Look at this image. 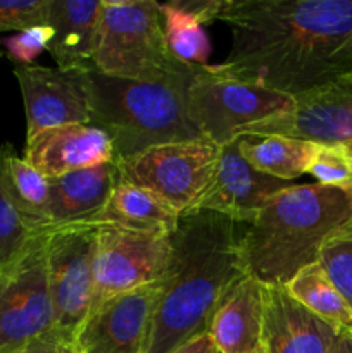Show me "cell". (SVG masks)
Here are the masks:
<instances>
[{"label":"cell","instance_id":"cell-1","mask_svg":"<svg viewBox=\"0 0 352 353\" xmlns=\"http://www.w3.org/2000/svg\"><path fill=\"white\" fill-rule=\"evenodd\" d=\"M231 48L214 72L289 97L352 71V0H224Z\"/></svg>","mask_w":352,"mask_h":353},{"label":"cell","instance_id":"cell-2","mask_svg":"<svg viewBox=\"0 0 352 353\" xmlns=\"http://www.w3.org/2000/svg\"><path fill=\"white\" fill-rule=\"evenodd\" d=\"M235 224L211 210L179 217L145 353H173L207 334L214 310L245 276Z\"/></svg>","mask_w":352,"mask_h":353},{"label":"cell","instance_id":"cell-3","mask_svg":"<svg viewBox=\"0 0 352 353\" xmlns=\"http://www.w3.org/2000/svg\"><path fill=\"white\" fill-rule=\"evenodd\" d=\"M352 221V190L320 183L276 193L238 238L245 274L264 286H285L317 262L324 240Z\"/></svg>","mask_w":352,"mask_h":353},{"label":"cell","instance_id":"cell-4","mask_svg":"<svg viewBox=\"0 0 352 353\" xmlns=\"http://www.w3.org/2000/svg\"><path fill=\"white\" fill-rule=\"evenodd\" d=\"M76 72L90 124L109 137L116 162L157 145L204 138L186 112V90L197 72L161 81L114 78L92 68Z\"/></svg>","mask_w":352,"mask_h":353},{"label":"cell","instance_id":"cell-5","mask_svg":"<svg viewBox=\"0 0 352 353\" xmlns=\"http://www.w3.org/2000/svg\"><path fill=\"white\" fill-rule=\"evenodd\" d=\"M90 68L137 81L192 76L199 69L171 54L155 0H102Z\"/></svg>","mask_w":352,"mask_h":353},{"label":"cell","instance_id":"cell-6","mask_svg":"<svg viewBox=\"0 0 352 353\" xmlns=\"http://www.w3.org/2000/svg\"><path fill=\"white\" fill-rule=\"evenodd\" d=\"M295 99L264 86L199 68L186 90V112L199 133L217 147L230 143L245 128L290 112Z\"/></svg>","mask_w":352,"mask_h":353},{"label":"cell","instance_id":"cell-7","mask_svg":"<svg viewBox=\"0 0 352 353\" xmlns=\"http://www.w3.org/2000/svg\"><path fill=\"white\" fill-rule=\"evenodd\" d=\"M219 148L207 138L150 147L116 162L119 179L148 190L182 217L195 209L209 186Z\"/></svg>","mask_w":352,"mask_h":353},{"label":"cell","instance_id":"cell-8","mask_svg":"<svg viewBox=\"0 0 352 353\" xmlns=\"http://www.w3.org/2000/svg\"><path fill=\"white\" fill-rule=\"evenodd\" d=\"M99 223H79L45 233L47 272L55 331L72 340L92 307Z\"/></svg>","mask_w":352,"mask_h":353},{"label":"cell","instance_id":"cell-9","mask_svg":"<svg viewBox=\"0 0 352 353\" xmlns=\"http://www.w3.org/2000/svg\"><path fill=\"white\" fill-rule=\"evenodd\" d=\"M55 331L47 272L45 233H37L23 254L0 271V353Z\"/></svg>","mask_w":352,"mask_h":353},{"label":"cell","instance_id":"cell-10","mask_svg":"<svg viewBox=\"0 0 352 353\" xmlns=\"http://www.w3.org/2000/svg\"><path fill=\"white\" fill-rule=\"evenodd\" d=\"M171 254V234L138 233L100 224L92 307L119 293L162 281Z\"/></svg>","mask_w":352,"mask_h":353},{"label":"cell","instance_id":"cell-11","mask_svg":"<svg viewBox=\"0 0 352 353\" xmlns=\"http://www.w3.org/2000/svg\"><path fill=\"white\" fill-rule=\"evenodd\" d=\"M161 281L104 300L88 312L72 341L81 353H145Z\"/></svg>","mask_w":352,"mask_h":353},{"label":"cell","instance_id":"cell-12","mask_svg":"<svg viewBox=\"0 0 352 353\" xmlns=\"http://www.w3.org/2000/svg\"><path fill=\"white\" fill-rule=\"evenodd\" d=\"M242 134H280L320 145L352 141V71L295 97L290 112L245 128Z\"/></svg>","mask_w":352,"mask_h":353},{"label":"cell","instance_id":"cell-13","mask_svg":"<svg viewBox=\"0 0 352 353\" xmlns=\"http://www.w3.org/2000/svg\"><path fill=\"white\" fill-rule=\"evenodd\" d=\"M293 181L271 178L252 168L238 147V137L219 148L216 171L195 209L223 214L235 223H251L259 210Z\"/></svg>","mask_w":352,"mask_h":353},{"label":"cell","instance_id":"cell-14","mask_svg":"<svg viewBox=\"0 0 352 353\" xmlns=\"http://www.w3.org/2000/svg\"><path fill=\"white\" fill-rule=\"evenodd\" d=\"M26 112V138L66 124H90L78 72L43 65H14Z\"/></svg>","mask_w":352,"mask_h":353},{"label":"cell","instance_id":"cell-15","mask_svg":"<svg viewBox=\"0 0 352 353\" xmlns=\"http://www.w3.org/2000/svg\"><path fill=\"white\" fill-rule=\"evenodd\" d=\"M342 334L293 300L285 286H264L262 353H331Z\"/></svg>","mask_w":352,"mask_h":353},{"label":"cell","instance_id":"cell-16","mask_svg":"<svg viewBox=\"0 0 352 353\" xmlns=\"http://www.w3.org/2000/svg\"><path fill=\"white\" fill-rule=\"evenodd\" d=\"M24 161L47 176L59 178L114 161L109 137L92 124H66L26 138Z\"/></svg>","mask_w":352,"mask_h":353},{"label":"cell","instance_id":"cell-17","mask_svg":"<svg viewBox=\"0 0 352 353\" xmlns=\"http://www.w3.org/2000/svg\"><path fill=\"white\" fill-rule=\"evenodd\" d=\"M117 181L116 161L50 179V199L41 231L68 224L97 223Z\"/></svg>","mask_w":352,"mask_h":353},{"label":"cell","instance_id":"cell-18","mask_svg":"<svg viewBox=\"0 0 352 353\" xmlns=\"http://www.w3.org/2000/svg\"><path fill=\"white\" fill-rule=\"evenodd\" d=\"M264 285L245 274L214 310L207 334L219 353H262Z\"/></svg>","mask_w":352,"mask_h":353},{"label":"cell","instance_id":"cell-19","mask_svg":"<svg viewBox=\"0 0 352 353\" xmlns=\"http://www.w3.org/2000/svg\"><path fill=\"white\" fill-rule=\"evenodd\" d=\"M102 0H50L48 52L59 69L78 71L92 65Z\"/></svg>","mask_w":352,"mask_h":353},{"label":"cell","instance_id":"cell-20","mask_svg":"<svg viewBox=\"0 0 352 353\" xmlns=\"http://www.w3.org/2000/svg\"><path fill=\"white\" fill-rule=\"evenodd\" d=\"M178 221V214L154 193L119 179L97 223L138 233L171 234Z\"/></svg>","mask_w":352,"mask_h":353},{"label":"cell","instance_id":"cell-21","mask_svg":"<svg viewBox=\"0 0 352 353\" xmlns=\"http://www.w3.org/2000/svg\"><path fill=\"white\" fill-rule=\"evenodd\" d=\"M238 147L245 161L271 178L293 181L309 172L320 145L280 134H242Z\"/></svg>","mask_w":352,"mask_h":353},{"label":"cell","instance_id":"cell-22","mask_svg":"<svg viewBox=\"0 0 352 353\" xmlns=\"http://www.w3.org/2000/svg\"><path fill=\"white\" fill-rule=\"evenodd\" d=\"M293 300L338 330L352 334V312L317 262L300 269L285 285Z\"/></svg>","mask_w":352,"mask_h":353},{"label":"cell","instance_id":"cell-23","mask_svg":"<svg viewBox=\"0 0 352 353\" xmlns=\"http://www.w3.org/2000/svg\"><path fill=\"white\" fill-rule=\"evenodd\" d=\"M161 14L166 41L171 54L188 65H209L211 41L202 24L179 9L173 0L161 3Z\"/></svg>","mask_w":352,"mask_h":353},{"label":"cell","instance_id":"cell-24","mask_svg":"<svg viewBox=\"0 0 352 353\" xmlns=\"http://www.w3.org/2000/svg\"><path fill=\"white\" fill-rule=\"evenodd\" d=\"M7 183L17 209L40 233L50 199V179L12 150L7 157Z\"/></svg>","mask_w":352,"mask_h":353},{"label":"cell","instance_id":"cell-25","mask_svg":"<svg viewBox=\"0 0 352 353\" xmlns=\"http://www.w3.org/2000/svg\"><path fill=\"white\" fill-rule=\"evenodd\" d=\"M12 150V145H0V271L12 264L37 234L9 192L7 157Z\"/></svg>","mask_w":352,"mask_h":353},{"label":"cell","instance_id":"cell-26","mask_svg":"<svg viewBox=\"0 0 352 353\" xmlns=\"http://www.w3.org/2000/svg\"><path fill=\"white\" fill-rule=\"evenodd\" d=\"M317 264L326 272L352 312V221L324 240L317 255Z\"/></svg>","mask_w":352,"mask_h":353},{"label":"cell","instance_id":"cell-27","mask_svg":"<svg viewBox=\"0 0 352 353\" xmlns=\"http://www.w3.org/2000/svg\"><path fill=\"white\" fill-rule=\"evenodd\" d=\"M309 174L320 185L352 190V157L342 143L320 145Z\"/></svg>","mask_w":352,"mask_h":353},{"label":"cell","instance_id":"cell-28","mask_svg":"<svg viewBox=\"0 0 352 353\" xmlns=\"http://www.w3.org/2000/svg\"><path fill=\"white\" fill-rule=\"evenodd\" d=\"M50 0H0V33L48 26Z\"/></svg>","mask_w":352,"mask_h":353},{"label":"cell","instance_id":"cell-29","mask_svg":"<svg viewBox=\"0 0 352 353\" xmlns=\"http://www.w3.org/2000/svg\"><path fill=\"white\" fill-rule=\"evenodd\" d=\"M52 34L54 31L50 26H35L2 38L0 45L16 65H33L38 55L48 50Z\"/></svg>","mask_w":352,"mask_h":353},{"label":"cell","instance_id":"cell-30","mask_svg":"<svg viewBox=\"0 0 352 353\" xmlns=\"http://www.w3.org/2000/svg\"><path fill=\"white\" fill-rule=\"evenodd\" d=\"M179 9L195 17L202 26L219 19L224 0H173Z\"/></svg>","mask_w":352,"mask_h":353},{"label":"cell","instance_id":"cell-31","mask_svg":"<svg viewBox=\"0 0 352 353\" xmlns=\"http://www.w3.org/2000/svg\"><path fill=\"white\" fill-rule=\"evenodd\" d=\"M64 338L57 333V331H48V333L40 334V336L33 338L28 343L21 345V347L14 348V350L3 352V353H57L59 345Z\"/></svg>","mask_w":352,"mask_h":353},{"label":"cell","instance_id":"cell-32","mask_svg":"<svg viewBox=\"0 0 352 353\" xmlns=\"http://www.w3.org/2000/svg\"><path fill=\"white\" fill-rule=\"evenodd\" d=\"M216 352L217 350L216 347H214L209 334H202V336L188 341V343L183 345L182 348H178V350L173 353H216Z\"/></svg>","mask_w":352,"mask_h":353},{"label":"cell","instance_id":"cell-33","mask_svg":"<svg viewBox=\"0 0 352 353\" xmlns=\"http://www.w3.org/2000/svg\"><path fill=\"white\" fill-rule=\"evenodd\" d=\"M331 353H352V334L344 333L338 338L337 345L333 347Z\"/></svg>","mask_w":352,"mask_h":353},{"label":"cell","instance_id":"cell-34","mask_svg":"<svg viewBox=\"0 0 352 353\" xmlns=\"http://www.w3.org/2000/svg\"><path fill=\"white\" fill-rule=\"evenodd\" d=\"M57 353H81L76 343L72 340H62L61 345H59Z\"/></svg>","mask_w":352,"mask_h":353},{"label":"cell","instance_id":"cell-35","mask_svg":"<svg viewBox=\"0 0 352 353\" xmlns=\"http://www.w3.org/2000/svg\"><path fill=\"white\" fill-rule=\"evenodd\" d=\"M345 147V150H347V154L352 157V141H347V143H342Z\"/></svg>","mask_w":352,"mask_h":353},{"label":"cell","instance_id":"cell-36","mask_svg":"<svg viewBox=\"0 0 352 353\" xmlns=\"http://www.w3.org/2000/svg\"><path fill=\"white\" fill-rule=\"evenodd\" d=\"M216 353H219V352H216Z\"/></svg>","mask_w":352,"mask_h":353}]
</instances>
